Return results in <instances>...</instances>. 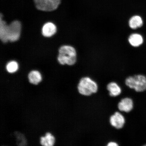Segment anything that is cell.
Instances as JSON below:
<instances>
[{
  "label": "cell",
  "mask_w": 146,
  "mask_h": 146,
  "mask_svg": "<svg viewBox=\"0 0 146 146\" xmlns=\"http://www.w3.org/2000/svg\"><path fill=\"white\" fill-rule=\"evenodd\" d=\"M58 60L61 65H72L76 61V52L74 47L70 45H63L60 47Z\"/></svg>",
  "instance_id": "obj_1"
},
{
  "label": "cell",
  "mask_w": 146,
  "mask_h": 146,
  "mask_svg": "<svg viewBox=\"0 0 146 146\" xmlns=\"http://www.w3.org/2000/svg\"><path fill=\"white\" fill-rule=\"evenodd\" d=\"M78 92L85 96H89L98 91L97 84L89 77L82 78L80 80L78 87Z\"/></svg>",
  "instance_id": "obj_2"
},
{
  "label": "cell",
  "mask_w": 146,
  "mask_h": 146,
  "mask_svg": "<svg viewBox=\"0 0 146 146\" xmlns=\"http://www.w3.org/2000/svg\"><path fill=\"white\" fill-rule=\"evenodd\" d=\"M125 83L127 86L137 92H143L146 90V77L142 75L129 76L126 79Z\"/></svg>",
  "instance_id": "obj_3"
},
{
  "label": "cell",
  "mask_w": 146,
  "mask_h": 146,
  "mask_svg": "<svg viewBox=\"0 0 146 146\" xmlns=\"http://www.w3.org/2000/svg\"><path fill=\"white\" fill-rule=\"evenodd\" d=\"M38 10L45 12H51L56 10L61 3V0H33Z\"/></svg>",
  "instance_id": "obj_4"
},
{
  "label": "cell",
  "mask_w": 146,
  "mask_h": 146,
  "mask_svg": "<svg viewBox=\"0 0 146 146\" xmlns=\"http://www.w3.org/2000/svg\"><path fill=\"white\" fill-rule=\"evenodd\" d=\"M21 25L20 21H13L8 25L7 35L8 41L14 42L18 40L21 36Z\"/></svg>",
  "instance_id": "obj_5"
},
{
  "label": "cell",
  "mask_w": 146,
  "mask_h": 146,
  "mask_svg": "<svg viewBox=\"0 0 146 146\" xmlns=\"http://www.w3.org/2000/svg\"><path fill=\"white\" fill-rule=\"evenodd\" d=\"M111 125L117 129L122 128L125 124V118L121 113L116 112L111 116L110 119Z\"/></svg>",
  "instance_id": "obj_6"
},
{
  "label": "cell",
  "mask_w": 146,
  "mask_h": 146,
  "mask_svg": "<svg viewBox=\"0 0 146 146\" xmlns=\"http://www.w3.org/2000/svg\"><path fill=\"white\" fill-rule=\"evenodd\" d=\"M8 25L5 21L3 19V15H0V39L3 43H6L8 42L7 31Z\"/></svg>",
  "instance_id": "obj_7"
},
{
  "label": "cell",
  "mask_w": 146,
  "mask_h": 146,
  "mask_svg": "<svg viewBox=\"0 0 146 146\" xmlns=\"http://www.w3.org/2000/svg\"><path fill=\"white\" fill-rule=\"evenodd\" d=\"M133 107V100L129 98L122 99L118 104V108L120 111L129 112L132 110Z\"/></svg>",
  "instance_id": "obj_8"
},
{
  "label": "cell",
  "mask_w": 146,
  "mask_h": 146,
  "mask_svg": "<svg viewBox=\"0 0 146 146\" xmlns=\"http://www.w3.org/2000/svg\"><path fill=\"white\" fill-rule=\"evenodd\" d=\"M56 32V27L54 23H45L42 29V34L45 37H50L54 35Z\"/></svg>",
  "instance_id": "obj_9"
},
{
  "label": "cell",
  "mask_w": 146,
  "mask_h": 146,
  "mask_svg": "<svg viewBox=\"0 0 146 146\" xmlns=\"http://www.w3.org/2000/svg\"><path fill=\"white\" fill-rule=\"evenodd\" d=\"M128 41L132 46L137 47L140 46L143 43V39L142 36L139 34H132L129 36Z\"/></svg>",
  "instance_id": "obj_10"
},
{
  "label": "cell",
  "mask_w": 146,
  "mask_h": 146,
  "mask_svg": "<svg viewBox=\"0 0 146 146\" xmlns=\"http://www.w3.org/2000/svg\"><path fill=\"white\" fill-rule=\"evenodd\" d=\"M129 25L131 29L135 30L141 27L143 25V20L139 16H133L129 20Z\"/></svg>",
  "instance_id": "obj_11"
},
{
  "label": "cell",
  "mask_w": 146,
  "mask_h": 146,
  "mask_svg": "<svg viewBox=\"0 0 146 146\" xmlns=\"http://www.w3.org/2000/svg\"><path fill=\"white\" fill-rule=\"evenodd\" d=\"M107 89L109 92V94L111 96H117L121 94V89L115 82H112L108 85Z\"/></svg>",
  "instance_id": "obj_12"
},
{
  "label": "cell",
  "mask_w": 146,
  "mask_h": 146,
  "mask_svg": "<svg viewBox=\"0 0 146 146\" xmlns=\"http://www.w3.org/2000/svg\"><path fill=\"white\" fill-rule=\"evenodd\" d=\"M28 78L29 82L35 85H37L42 80L40 73L36 70L32 71L29 73Z\"/></svg>",
  "instance_id": "obj_13"
},
{
  "label": "cell",
  "mask_w": 146,
  "mask_h": 146,
  "mask_svg": "<svg viewBox=\"0 0 146 146\" xmlns=\"http://www.w3.org/2000/svg\"><path fill=\"white\" fill-rule=\"evenodd\" d=\"M54 138L50 133H47L45 137L40 138V144L44 146H52L54 143Z\"/></svg>",
  "instance_id": "obj_14"
},
{
  "label": "cell",
  "mask_w": 146,
  "mask_h": 146,
  "mask_svg": "<svg viewBox=\"0 0 146 146\" xmlns=\"http://www.w3.org/2000/svg\"><path fill=\"white\" fill-rule=\"evenodd\" d=\"M18 68V64L17 62L15 61L9 62L6 66L7 72L10 73H13L16 72Z\"/></svg>",
  "instance_id": "obj_15"
},
{
  "label": "cell",
  "mask_w": 146,
  "mask_h": 146,
  "mask_svg": "<svg viewBox=\"0 0 146 146\" xmlns=\"http://www.w3.org/2000/svg\"><path fill=\"white\" fill-rule=\"evenodd\" d=\"M107 146H117L118 145L115 142H110L108 144Z\"/></svg>",
  "instance_id": "obj_16"
}]
</instances>
